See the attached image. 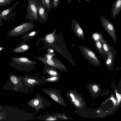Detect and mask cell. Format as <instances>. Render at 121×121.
Returning <instances> with one entry per match:
<instances>
[{
    "label": "cell",
    "instance_id": "6da1fadb",
    "mask_svg": "<svg viewBox=\"0 0 121 121\" xmlns=\"http://www.w3.org/2000/svg\"><path fill=\"white\" fill-rule=\"evenodd\" d=\"M56 28H55L53 31L47 33L43 38H40L38 41H41L42 47L38 50H42L47 48H52L63 56L73 65H76L73 60L72 56L68 51L66 44L64 40V37L62 31L56 34Z\"/></svg>",
    "mask_w": 121,
    "mask_h": 121
},
{
    "label": "cell",
    "instance_id": "7a4b0ae2",
    "mask_svg": "<svg viewBox=\"0 0 121 121\" xmlns=\"http://www.w3.org/2000/svg\"><path fill=\"white\" fill-rule=\"evenodd\" d=\"M9 75V79L3 86L4 90L12 91L16 93L23 92L26 94L31 92L25 85L22 77L18 76L11 73Z\"/></svg>",
    "mask_w": 121,
    "mask_h": 121
},
{
    "label": "cell",
    "instance_id": "3957f363",
    "mask_svg": "<svg viewBox=\"0 0 121 121\" xmlns=\"http://www.w3.org/2000/svg\"><path fill=\"white\" fill-rule=\"evenodd\" d=\"M11 62L8 63L11 66L19 71L30 72L38 63L36 61L31 60L24 56L12 57L9 59Z\"/></svg>",
    "mask_w": 121,
    "mask_h": 121
},
{
    "label": "cell",
    "instance_id": "277c9868",
    "mask_svg": "<svg viewBox=\"0 0 121 121\" xmlns=\"http://www.w3.org/2000/svg\"><path fill=\"white\" fill-rule=\"evenodd\" d=\"M35 25L33 22L24 23L10 31L6 35L10 37H17L23 36L33 30Z\"/></svg>",
    "mask_w": 121,
    "mask_h": 121
},
{
    "label": "cell",
    "instance_id": "5b68a950",
    "mask_svg": "<svg viewBox=\"0 0 121 121\" xmlns=\"http://www.w3.org/2000/svg\"><path fill=\"white\" fill-rule=\"evenodd\" d=\"M51 104L50 102L38 94H37L36 97L29 100L27 104L28 106L34 109L35 113H36L41 109H45Z\"/></svg>",
    "mask_w": 121,
    "mask_h": 121
},
{
    "label": "cell",
    "instance_id": "8992f818",
    "mask_svg": "<svg viewBox=\"0 0 121 121\" xmlns=\"http://www.w3.org/2000/svg\"><path fill=\"white\" fill-rule=\"evenodd\" d=\"M53 56L50 59H47L43 55L38 56H35L33 58L46 64L54 67L61 71H66L67 69L65 65L58 58Z\"/></svg>",
    "mask_w": 121,
    "mask_h": 121
},
{
    "label": "cell",
    "instance_id": "52a82bcc",
    "mask_svg": "<svg viewBox=\"0 0 121 121\" xmlns=\"http://www.w3.org/2000/svg\"><path fill=\"white\" fill-rule=\"evenodd\" d=\"M79 49L87 60L93 65L100 66V62L96 54L90 48L84 46H79Z\"/></svg>",
    "mask_w": 121,
    "mask_h": 121
},
{
    "label": "cell",
    "instance_id": "ba28073f",
    "mask_svg": "<svg viewBox=\"0 0 121 121\" xmlns=\"http://www.w3.org/2000/svg\"><path fill=\"white\" fill-rule=\"evenodd\" d=\"M28 4L26 8L25 20L30 22L38 21V12L37 0H28Z\"/></svg>",
    "mask_w": 121,
    "mask_h": 121
},
{
    "label": "cell",
    "instance_id": "9c48e42d",
    "mask_svg": "<svg viewBox=\"0 0 121 121\" xmlns=\"http://www.w3.org/2000/svg\"><path fill=\"white\" fill-rule=\"evenodd\" d=\"M42 90L57 104L61 105L66 107L64 100L62 97V94L60 91L50 87L43 88Z\"/></svg>",
    "mask_w": 121,
    "mask_h": 121
},
{
    "label": "cell",
    "instance_id": "30bf717a",
    "mask_svg": "<svg viewBox=\"0 0 121 121\" xmlns=\"http://www.w3.org/2000/svg\"><path fill=\"white\" fill-rule=\"evenodd\" d=\"M22 78L25 85L31 91H33L34 87L44 83L41 78L39 76V73L26 75L22 77Z\"/></svg>",
    "mask_w": 121,
    "mask_h": 121
},
{
    "label": "cell",
    "instance_id": "8fae6325",
    "mask_svg": "<svg viewBox=\"0 0 121 121\" xmlns=\"http://www.w3.org/2000/svg\"><path fill=\"white\" fill-rule=\"evenodd\" d=\"M100 20L101 25L103 29L112 38L114 43H117V38L115 29L113 24L103 15L101 16Z\"/></svg>",
    "mask_w": 121,
    "mask_h": 121
},
{
    "label": "cell",
    "instance_id": "7c38bea8",
    "mask_svg": "<svg viewBox=\"0 0 121 121\" xmlns=\"http://www.w3.org/2000/svg\"><path fill=\"white\" fill-rule=\"evenodd\" d=\"M19 3L18 1L15 2L12 6L4 9L1 11H0V18L2 20L7 21L9 22L11 17H15L16 12H12L13 10L16 7Z\"/></svg>",
    "mask_w": 121,
    "mask_h": 121
},
{
    "label": "cell",
    "instance_id": "4fadbf2b",
    "mask_svg": "<svg viewBox=\"0 0 121 121\" xmlns=\"http://www.w3.org/2000/svg\"><path fill=\"white\" fill-rule=\"evenodd\" d=\"M37 6L38 15L37 21L40 23L46 22L49 18L48 12L43 6L40 4H38Z\"/></svg>",
    "mask_w": 121,
    "mask_h": 121
},
{
    "label": "cell",
    "instance_id": "5bb4252c",
    "mask_svg": "<svg viewBox=\"0 0 121 121\" xmlns=\"http://www.w3.org/2000/svg\"><path fill=\"white\" fill-rule=\"evenodd\" d=\"M71 28L74 35L79 39L84 41L85 36L83 30L78 22L75 19L71 21Z\"/></svg>",
    "mask_w": 121,
    "mask_h": 121
},
{
    "label": "cell",
    "instance_id": "9a60e30c",
    "mask_svg": "<svg viewBox=\"0 0 121 121\" xmlns=\"http://www.w3.org/2000/svg\"><path fill=\"white\" fill-rule=\"evenodd\" d=\"M57 69H56L52 66L44 64L43 73L48 77H60V73Z\"/></svg>",
    "mask_w": 121,
    "mask_h": 121
},
{
    "label": "cell",
    "instance_id": "2e32d148",
    "mask_svg": "<svg viewBox=\"0 0 121 121\" xmlns=\"http://www.w3.org/2000/svg\"><path fill=\"white\" fill-rule=\"evenodd\" d=\"M62 113H54L51 114H47L46 115L40 116L35 119L45 121H57L61 120L60 116Z\"/></svg>",
    "mask_w": 121,
    "mask_h": 121
},
{
    "label": "cell",
    "instance_id": "e0dca14e",
    "mask_svg": "<svg viewBox=\"0 0 121 121\" xmlns=\"http://www.w3.org/2000/svg\"><path fill=\"white\" fill-rule=\"evenodd\" d=\"M121 10V0H116L112 5L111 12L112 16L113 19L118 15Z\"/></svg>",
    "mask_w": 121,
    "mask_h": 121
},
{
    "label": "cell",
    "instance_id": "ac0fdd59",
    "mask_svg": "<svg viewBox=\"0 0 121 121\" xmlns=\"http://www.w3.org/2000/svg\"><path fill=\"white\" fill-rule=\"evenodd\" d=\"M26 42L24 40L21 41L19 45L13 49L12 52L14 53H20L27 51L30 48V46L27 44Z\"/></svg>",
    "mask_w": 121,
    "mask_h": 121
},
{
    "label": "cell",
    "instance_id": "d6986e66",
    "mask_svg": "<svg viewBox=\"0 0 121 121\" xmlns=\"http://www.w3.org/2000/svg\"><path fill=\"white\" fill-rule=\"evenodd\" d=\"M116 52L114 49L108 54L107 57L105 61V65L108 68L112 67L114 63Z\"/></svg>",
    "mask_w": 121,
    "mask_h": 121
},
{
    "label": "cell",
    "instance_id": "ffe728a7",
    "mask_svg": "<svg viewBox=\"0 0 121 121\" xmlns=\"http://www.w3.org/2000/svg\"><path fill=\"white\" fill-rule=\"evenodd\" d=\"M40 78L44 83H53L59 82L60 80V77H48L42 76Z\"/></svg>",
    "mask_w": 121,
    "mask_h": 121
},
{
    "label": "cell",
    "instance_id": "44dd1931",
    "mask_svg": "<svg viewBox=\"0 0 121 121\" xmlns=\"http://www.w3.org/2000/svg\"><path fill=\"white\" fill-rule=\"evenodd\" d=\"M94 42L95 47L100 54L104 58L106 59L108 55L104 50L100 41Z\"/></svg>",
    "mask_w": 121,
    "mask_h": 121
},
{
    "label": "cell",
    "instance_id": "7402d4cb",
    "mask_svg": "<svg viewBox=\"0 0 121 121\" xmlns=\"http://www.w3.org/2000/svg\"><path fill=\"white\" fill-rule=\"evenodd\" d=\"M39 33L38 31L33 30L23 35L21 38L26 42H28L30 40L37 35Z\"/></svg>",
    "mask_w": 121,
    "mask_h": 121
},
{
    "label": "cell",
    "instance_id": "603a6c76",
    "mask_svg": "<svg viewBox=\"0 0 121 121\" xmlns=\"http://www.w3.org/2000/svg\"><path fill=\"white\" fill-rule=\"evenodd\" d=\"M100 42L102 44L104 52L107 55L108 53L110 52L114 49L103 37Z\"/></svg>",
    "mask_w": 121,
    "mask_h": 121
},
{
    "label": "cell",
    "instance_id": "cb8c5ba5",
    "mask_svg": "<svg viewBox=\"0 0 121 121\" xmlns=\"http://www.w3.org/2000/svg\"><path fill=\"white\" fill-rule=\"evenodd\" d=\"M38 4L43 6L48 12L52 10V7L51 4L50 0H37Z\"/></svg>",
    "mask_w": 121,
    "mask_h": 121
},
{
    "label": "cell",
    "instance_id": "d4e9b609",
    "mask_svg": "<svg viewBox=\"0 0 121 121\" xmlns=\"http://www.w3.org/2000/svg\"><path fill=\"white\" fill-rule=\"evenodd\" d=\"M103 37L100 33L96 32L93 33L92 35V38L94 42L100 41Z\"/></svg>",
    "mask_w": 121,
    "mask_h": 121
},
{
    "label": "cell",
    "instance_id": "484cf974",
    "mask_svg": "<svg viewBox=\"0 0 121 121\" xmlns=\"http://www.w3.org/2000/svg\"><path fill=\"white\" fill-rule=\"evenodd\" d=\"M13 0H0V7L7 6L9 5Z\"/></svg>",
    "mask_w": 121,
    "mask_h": 121
},
{
    "label": "cell",
    "instance_id": "4316f807",
    "mask_svg": "<svg viewBox=\"0 0 121 121\" xmlns=\"http://www.w3.org/2000/svg\"><path fill=\"white\" fill-rule=\"evenodd\" d=\"M52 8L55 9L58 7L60 3V0H50Z\"/></svg>",
    "mask_w": 121,
    "mask_h": 121
},
{
    "label": "cell",
    "instance_id": "83f0119b",
    "mask_svg": "<svg viewBox=\"0 0 121 121\" xmlns=\"http://www.w3.org/2000/svg\"><path fill=\"white\" fill-rule=\"evenodd\" d=\"M44 57L49 59H51L52 57L55 56V54L54 53H48L45 54L43 55Z\"/></svg>",
    "mask_w": 121,
    "mask_h": 121
},
{
    "label": "cell",
    "instance_id": "f1b7e54d",
    "mask_svg": "<svg viewBox=\"0 0 121 121\" xmlns=\"http://www.w3.org/2000/svg\"><path fill=\"white\" fill-rule=\"evenodd\" d=\"M5 114L4 112H2L0 113V120L6 118L4 115Z\"/></svg>",
    "mask_w": 121,
    "mask_h": 121
},
{
    "label": "cell",
    "instance_id": "f546056e",
    "mask_svg": "<svg viewBox=\"0 0 121 121\" xmlns=\"http://www.w3.org/2000/svg\"><path fill=\"white\" fill-rule=\"evenodd\" d=\"M116 92V96L118 99V103H119L121 100V95L118 93Z\"/></svg>",
    "mask_w": 121,
    "mask_h": 121
},
{
    "label": "cell",
    "instance_id": "4dcf8cb0",
    "mask_svg": "<svg viewBox=\"0 0 121 121\" xmlns=\"http://www.w3.org/2000/svg\"><path fill=\"white\" fill-rule=\"evenodd\" d=\"M93 89L94 91L96 92L98 91V88L96 85H94L93 87Z\"/></svg>",
    "mask_w": 121,
    "mask_h": 121
},
{
    "label": "cell",
    "instance_id": "1f68e13d",
    "mask_svg": "<svg viewBox=\"0 0 121 121\" xmlns=\"http://www.w3.org/2000/svg\"><path fill=\"white\" fill-rule=\"evenodd\" d=\"M69 95L72 99V102H74L75 100V99L72 93H70L69 94Z\"/></svg>",
    "mask_w": 121,
    "mask_h": 121
},
{
    "label": "cell",
    "instance_id": "d6a6232c",
    "mask_svg": "<svg viewBox=\"0 0 121 121\" xmlns=\"http://www.w3.org/2000/svg\"><path fill=\"white\" fill-rule=\"evenodd\" d=\"M74 102L76 106H78L79 105V103L78 100L77 99L75 100Z\"/></svg>",
    "mask_w": 121,
    "mask_h": 121
},
{
    "label": "cell",
    "instance_id": "836d02e7",
    "mask_svg": "<svg viewBox=\"0 0 121 121\" xmlns=\"http://www.w3.org/2000/svg\"><path fill=\"white\" fill-rule=\"evenodd\" d=\"M48 53H52L53 52V50L50 48H48L47 51Z\"/></svg>",
    "mask_w": 121,
    "mask_h": 121
},
{
    "label": "cell",
    "instance_id": "e575fe53",
    "mask_svg": "<svg viewBox=\"0 0 121 121\" xmlns=\"http://www.w3.org/2000/svg\"><path fill=\"white\" fill-rule=\"evenodd\" d=\"M2 20L0 18V26L3 25H4Z\"/></svg>",
    "mask_w": 121,
    "mask_h": 121
},
{
    "label": "cell",
    "instance_id": "d590c367",
    "mask_svg": "<svg viewBox=\"0 0 121 121\" xmlns=\"http://www.w3.org/2000/svg\"><path fill=\"white\" fill-rule=\"evenodd\" d=\"M111 99L113 101V102H114V104H115L116 103V101L114 99L113 97H112Z\"/></svg>",
    "mask_w": 121,
    "mask_h": 121
},
{
    "label": "cell",
    "instance_id": "8d00e7d4",
    "mask_svg": "<svg viewBox=\"0 0 121 121\" xmlns=\"http://www.w3.org/2000/svg\"><path fill=\"white\" fill-rule=\"evenodd\" d=\"M4 47L2 46H0V51L4 49Z\"/></svg>",
    "mask_w": 121,
    "mask_h": 121
},
{
    "label": "cell",
    "instance_id": "74e56055",
    "mask_svg": "<svg viewBox=\"0 0 121 121\" xmlns=\"http://www.w3.org/2000/svg\"><path fill=\"white\" fill-rule=\"evenodd\" d=\"M72 0H67V2L68 4H69L72 1Z\"/></svg>",
    "mask_w": 121,
    "mask_h": 121
},
{
    "label": "cell",
    "instance_id": "f35d334b",
    "mask_svg": "<svg viewBox=\"0 0 121 121\" xmlns=\"http://www.w3.org/2000/svg\"><path fill=\"white\" fill-rule=\"evenodd\" d=\"M2 109V108L0 106V109Z\"/></svg>",
    "mask_w": 121,
    "mask_h": 121
},
{
    "label": "cell",
    "instance_id": "ab89813d",
    "mask_svg": "<svg viewBox=\"0 0 121 121\" xmlns=\"http://www.w3.org/2000/svg\"></svg>",
    "mask_w": 121,
    "mask_h": 121
}]
</instances>
